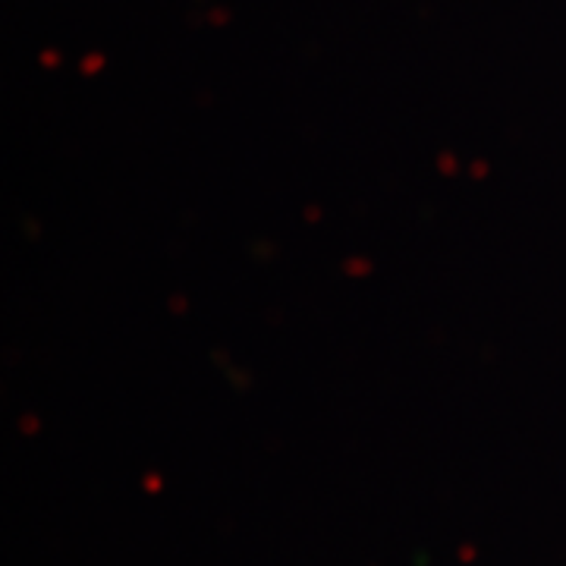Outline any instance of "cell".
I'll use <instances>...</instances> for the list:
<instances>
[]
</instances>
